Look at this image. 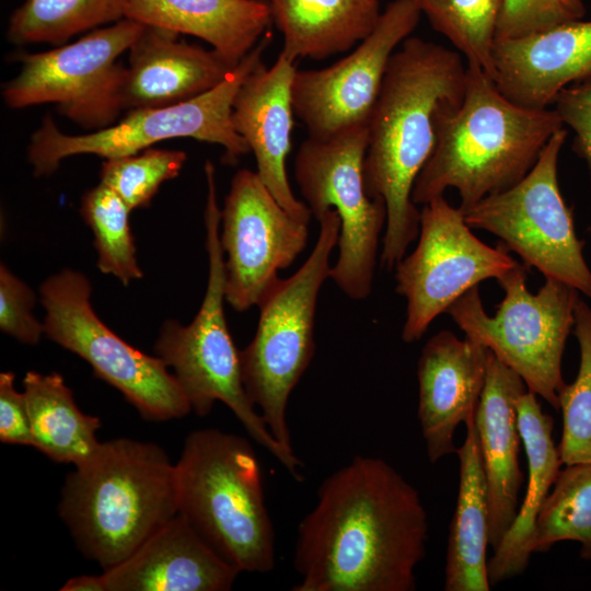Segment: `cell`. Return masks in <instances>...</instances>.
Returning a JSON list of instances; mask_svg holds the SVG:
<instances>
[{"mask_svg": "<svg viewBox=\"0 0 591 591\" xmlns=\"http://www.w3.org/2000/svg\"><path fill=\"white\" fill-rule=\"evenodd\" d=\"M428 517L386 461L357 455L321 484L298 525L294 591H413Z\"/></svg>", "mask_w": 591, "mask_h": 591, "instance_id": "1", "label": "cell"}, {"mask_svg": "<svg viewBox=\"0 0 591 591\" xmlns=\"http://www.w3.org/2000/svg\"><path fill=\"white\" fill-rule=\"evenodd\" d=\"M465 80L460 53L419 37H407L391 57L369 121L363 162L368 195L386 206L381 265L387 270L419 234L413 187L434 149L437 115L462 97Z\"/></svg>", "mask_w": 591, "mask_h": 591, "instance_id": "2", "label": "cell"}, {"mask_svg": "<svg viewBox=\"0 0 591 591\" xmlns=\"http://www.w3.org/2000/svg\"><path fill=\"white\" fill-rule=\"evenodd\" d=\"M561 128L554 108L519 105L485 71L466 65L464 93L437 115L436 146L415 181L412 199L425 205L454 188L465 211L519 183Z\"/></svg>", "mask_w": 591, "mask_h": 591, "instance_id": "3", "label": "cell"}, {"mask_svg": "<svg viewBox=\"0 0 591 591\" xmlns=\"http://www.w3.org/2000/svg\"><path fill=\"white\" fill-rule=\"evenodd\" d=\"M176 465L158 444L101 443L66 477L58 512L82 554L103 570L130 556L178 513Z\"/></svg>", "mask_w": 591, "mask_h": 591, "instance_id": "4", "label": "cell"}, {"mask_svg": "<svg viewBox=\"0 0 591 591\" xmlns=\"http://www.w3.org/2000/svg\"><path fill=\"white\" fill-rule=\"evenodd\" d=\"M178 512L240 571L275 567V530L251 442L216 428L192 431L175 463Z\"/></svg>", "mask_w": 591, "mask_h": 591, "instance_id": "5", "label": "cell"}, {"mask_svg": "<svg viewBox=\"0 0 591 591\" xmlns=\"http://www.w3.org/2000/svg\"><path fill=\"white\" fill-rule=\"evenodd\" d=\"M208 195L205 209L208 281L194 320L182 325L174 320L162 324L154 352L169 368L187 397L192 410L208 415L216 402L225 404L247 434L267 450L296 479L301 480L302 462L294 451L282 447L269 431L244 386L240 351L228 328L224 314L225 263L220 243L221 210L217 201L216 172L207 161Z\"/></svg>", "mask_w": 591, "mask_h": 591, "instance_id": "6", "label": "cell"}, {"mask_svg": "<svg viewBox=\"0 0 591 591\" xmlns=\"http://www.w3.org/2000/svg\"><path fill=\"white\" fill-rule=\"evenodd\" d=\"M320 232L304 264L289 278H278L257 306L252 341L240 351L242 378L252 403L275 439L293 451L287 406L310 366L314 351V318L318 292L329 278V257L338 243L340 219L333 209L318 219Z\"/></svg>", "mask_w": 591, "mask_h": 591, "instance_id": "7", "label": "cell"}, {"mask_svg": "<svg viewBox=\"0 0 591 591\" xmlns=\"http://www.w3.org/2000/svg\"><path fill=\"white\" fill-rule=\"evenodd\" d=\"M526 268L517 264L497 279L505 291L494 316L484 310L478 287L460 297L448 309L465 337L489 349L517 372L528 391L558 409L565 386L561 359L575 324L579 292L546 278L537 293L526 288Z\"/></svg>", "mask_w": 591, "mask_h": 591, "instance_id": "8", "label": "cell"}, {"mask_svg": "<svg viewBox=\"0 0 591 591\" xmlns=\"http://www.w3.org/2000/svg\"><path fill=\"white\" fill-rule=\"evenodd\" d=\"M269 42L270 35L266 33L216 88L173 105L128 111L117 124L104 129L67 135L56 126L51 116H46L32 134L27 147L34 174L50 175L63 159L72 155L121 158L174 138H193L219 144L224 149V161L234 163L248 153L250 148L233 127V101L245 77L263 61Z\"/></svg>", "mask_w": 591, "mask_h": 591, "instance_id": "9", "label": "cell"}, {"mask_svg": "<svg viewBox=\"0 0 591 591\" xmlns=\"http://www.w3.org/2000/svg\"><path fill=\"white\" fill-rule=\"evenodd\" d=\"M369 125L355 126L327 138L308 137L294 161L296 179L311 215L335 210L340 219L338 257L329 278L350 299L372 290L386 206L368 195L363 162Z\"/></svg>", "mask_w": 591, "mask_h": 591, "instance_id": "10", "label": "cell"}, {"mask_svg": "<svg viewBox=\"0 0 591 591\" xmlns=\"http://www.w3.org/2000/svg\"><path fill=\"white\" fill-rule=\"evenodd\" d=\"M144 26L124 18L50 50L13 54L20 71L2 84L3 103L11 109L50 103L82 128L112 126L124 109L126 66L118 58Z\"/></svg>", "mask_w": 591, "mask_h": 591, "instance_id": "11", "label": "cell"}, {"mask_svg": "<svg viewBox=\"0 0 591 591\" xmlns=\"http://www.w3.org/2000/svg\"><path fill=\"white\" fill-rule=\"evenodd\" d=\"M91 290L88 278L72 269L42 283L46 336L84 359L144 419L164 421L190 413L187 397L165 363L127 344L99 318L90 302Z\"/></svg>", "mask_w": 591, "mask_h": 591, "instance_id": "12", "label": "cell"}, {"mask_svg": "<svg viewBox=\"0 0 591 591\" xmlns=\"http://www.w3.org/2000/svg\"><path fill=\"white\" fill-rule=\"evenodd\" d=\"M567 130L549 139L532 170L507 190L485 197L463 212L471 229L490 232L526 267L591 299V270L582 254L571 209L558 185V159Z\"/></svg>", "mask_w": 591, "mask_h": 591, "instance_id": "13", "label": "cell"}, {"mask_svg": "<svg viewBox=\"0 0 591 591\" xmlns=\"http://www.w3.org/2000/svg\"><path fill=\"white\" fill-rule=\"evenodd\" d=\"M418 243L395 266L396 292L406 299L402 339H420L432 321L470 289L500 278L515 262L499 243L490 247L476 237L462 210L443 195L420 210Z\"/></svg>", "mask_w": 591, "mask_h": 591, "instance_id": "14", "label": "cell"}, {"mask_svg": "<svg viewBox=\"0 0 591 591\" xmlns=\"http://www.w3.org/2000/svg\"><path fill=\"white\" fill-rule=\"evenodd\" d=\"M420 15L417 0H394L373 31L346 57L322 69L296 71L293 113L310 137L327 138L369 125L391 57L416 28Z\"/></svg>", "mask_w": 591, "mask_h": 591, "instance_id": "15", "label": "cell"}, {"mask_svg": "<svg viewBox=\"0 0 591 591\" xmlns=\"http://www.w3.org/2000/svg\"><path fill=\"white\" fill-rule=\"evenodd\" d=\"M309 222L291 216L256 172L240 170L221 209L220 243L227 255L225 300L236 311L257 305L308 243Z\"/></svg>", "mask_w": 591, "mask_h": 591, "instance_id": "16", "label": "cell"}, {"mask_svg": "<svg viewBox=\"0 0 591 591\" xmlns=\"http://www.w3.org/2000/svg\"><path fill=\"white\" fill-rule=\"evenodd\" d=\"M489 351L447 329L422 347L417 364V415L431 463L456 452L454 432L475 414L486 382Z\"/></svg>", "mask_w": 591, "mask_h": 591, "instance_id": "17", "label": "cell"}, {"mask_svg": "<svg viewBox=\"0 0 591 591\" xmlns=\"http://www.w3.org/2000/svg\"><path fill=\"white\" fill-rule=\"evenodd\" d=\"M296 61L282 53L267 67L260 61L244 79L232 105V124L256 160L257 175L294 218L309 222L308 206L292 193L286 169L291 148V86Z\"/></svg>", "mask_w": 591, "mask_h": 591, "instance_id": "18", "label": "cell"}, {"mask_svg": "<svg viewBox=\"0 0 591 591\" xmlns=\"http://www.w3.org/2000/svg\"><path fill=\"white\" fill-rule=\"evenodd\" d=\"M590 79L591 21L571 20L495 43L493 80L519 105L548 108L561 90Z\"/></svg>", "mask_w": 591, "mask_h": 591, "instance_id": "19", "label": "cell"}, {"mask_svg": "<svg viewBox=\"0 0 591 591\" xmlns=\"http://www.w3.org/2000/svg\"><path fill=\"white\" fill-rule=\"evenodd\" d=\"M240 572L178 512L102 576L106 591H227Z\"/></svg>", "mask_w": 591, "mask_h": 591, "instance_id": "20", "label": "cell"}, {"mask_svg": "<svg viewBox=\"0 0 591 591\" xmlns=\"http://www.w3.org/2000/svg\"><path fill=\"white\" fill-rule=\"evenodd\" d=\"M179 35L144 26L128 49L124 109L162 107L187 101L219 85L236 67L217 50L187 43Z\"/></svg>", "mask_w": 591, "mask_h": 591, "instance_id": "21", "label": "cell"}, {"mask_svg": "<svg viewBox=\"0 0 591 591\" xmlns=\"http://www.w3.org/2000/svg\"><path fill=\"white\" fill-rule=\"evenodd\" d=\"M525 391L521 376L489 351L486 382L474 420L487 483L489 545L493 549L519 510L523 475L519 465L522 438L517 401Z\"/></svg>", "mask_w": 591, "mask_h": 591, "instance_id": "22", "label": "cell"}, {"mask_svg": "<svg viewBox=\"0 0 591 591\" xmlns=\"http://www.w3.org/2000/svg\"><path fill=\"white\" fill-rule=\"evenodd\" d=\"M125 18L200 38L232 67L273 22L269 4L258 0H130Z\"/></svg>", "mask_w": 591, "mask_h": 591, "instance_id": "23", "label": "cell"}, {"mask_svg": "<svg viewBox=\"0 0 591 591\" xmlns=\"http://www.w3.org/2000/svg\"><path fill=\"white\" fill-rule=\"evenodd\" d=\"M519 429L529 467L522 506L487 561L490 586L522 573L532 554L537 517L559 473L561 463L553 439V419L543 413L536 394L525 391L517 401Z\"/></svg>", "mask_w": 591, "mask_h": 591, "instance_id": "24", "label": "cell"}, {"mask_svg": "<svg viewBox=\"0 0 591 591\" xmlns=\"http://www.w3.org/2000/svg\"><path fill=\"white\" fill-rule=\"evenodd\" d=\"M474 415L464 422L466 438L455 452L460 460V482L448 538L445 591H488L491 587L486 558L488 490Z\"/></svg>", "mask_w": 591, "mask_h": 591, "instance_id": "25", "label": "cell"}, {"mask_svg": "<svg viewBox=\"0 0 591 591\" xmlns=\"http://www.w3.org/2000/svg\"><path fill=\"white\" fill-rule=\"evenodd\" d=\"M291 60H322L349 50L375 27L379 0H268Z\"/></svg>", "mask_w": 591, "mask_h": 591, "instance_id": "26", "label": "cell"}, {"mask_svg": "<svg viewBox=\"0 0 591 591\" xmlns=\"http://www.w3.org/2000/svg\"><path fill=\"white\" fill-rule=\"evenodd\" d=\"M34 448L58 463L80 466L101 447V419L84 414L59 373L28 371L23 379Z\"/></svg>", "mask_w": 591, "mask_h": 591, "instance_id": "27", "label": "cell"}, {"mask_svg": "<svg viewBox=\"0 0 591 591\" xmlns=\"http://www.w3.org/2000/svg\"><path fill=\"white\" fill-rule=\"evenodd\" d=\"M130 0H25L11 14L7 37L15 45L60 46L73 36L126 16Z\"/></svg>", "mask_w": 591, "mask_h": 591, "instance_id": "28", "label": "cell"}, {"mask_svg": "<svg viewBox=\"0 0 591 591\" xmlns=\"http://www.w3.org/2000/svg\"><path fill=\"white\" fill-rule=\"evenodd\" d=\"M553 486L536 520L532 553L576 541L581 557L591 559V463L567 465Z\"/></svg>", "mask_w": 591, "mask_h": 591, "instance_id": "29", "label": "cell"}, {"mask_svg": "<svg viewBox=\"0 0 591 591\" xmlns=\"http://www.w3.org/2000/svg\"><path fill=\"white\" fill-rule=\"evenodd\" d=\"M432 27L466 60L494 78V46L501 0H417Z\"/></svg>", "mask_w": 591, "mask_h": 591, "instance_id": "30", "label": "cell"}, {"mask_svg": "<svg viewBox=\"0 0 591 591\" xmlns=\"http://www.w3.org/2000/svg\"><path fill=\"white\" fill-rule=\"evenodd\" d=\"M80 211L94 235L99 269L115 276L125 286L142 278L129 227L131 209L127 204L100 183L84 193Z\"/></svg>", "mask_w": 591, "mask_h": 591, "instance_id": "31", "label": "cell"}, {"mask_svg": "<svg viewBox=\"0 0 591 591\" xmlns=\"http://www.w3.org/2000/svg\"><path fill=\"white\" fill-rule=\"evenodd\" d=\"M573 333L580 347L579 371L558 394L563 414L558 451L566 465L591 463V308L580 298L575 305Z\"/></svg>", "mask_w": 591, "mask_h": 591, "instance_id": "32", "label": "cell"}, {"mask_svg": "<svg viewBox=\"0 0 591 591\" xmlns=\"http://www.w3.org/2000/svg\"><path fill=\"white\" fill-rule=\"evenodd\" d=\"M187 159L179 150L147 148L136 154L106 159L101 183L113 189L134 210L150 205L161 184L176 177Z\"/></svg>", "mask_w": 591, "mask_h": 591, "instance_id": "33", "label": "cell"}, {"mask_svg": "<svg viewBox=\"0 0 591 591\" xmlns=\"http://www.w3.org/2000/svg\"><path fill=\"white\" fill-rule=\"evenodd\" d=\"M577 19L561 0H501L496 40L523 37Z\"/></svg>", "mask_w": 591, "mask_h": 591, "instance_id": "34", "label": "cell"}, {"mask_svg": "<svg viewBox=\"0 0 591 591\" xmlns=\"http://www.w3.org/2000/svg\"><path fill=\"white\" fill-rule=\"evenodd\" d=\"M35 294L7 266H0V328L16 340L35 345L45 334L44 323L37 321L32 309Z\"/></svg>", "mask_w": 591, "mask_h": 591, "instance_id": "35", "label": "cell"}, {"mask_svg": "<svg viewBox=\"0 0 591 591\" xmlns=\"http://www.w3.org/2000/svg\"><path fill=\"white\" fill-rule=\"evenodd\" d=\"M553 105L564 127L572 129L573 150L591 174V79L561 90Z\"/></svg>", "mask_w": 591, "mask_h": 591, "instance_id": "36", "label": "cell"}, {"mask_svg": "<svg viewBox=\"0 0 591 591\" xmlns=\"http://www.w3.org/2000/svg\"><path fill=\"white\" fill-rule=\"evenodd\" d=\"M13 372L0 373V441L34 448L27 403L14 384Z\"/></svg>", "mask_w": 591, "mask_h": 591, "instance_id": "37", "label": "cell"}, {"mask_svg": "<svg viewBox=\"0 0 591 591\" xmlns=\"http://www.w3.org/2000/svg\"><path fill=\"white\" fill-rule=\"evenodd\" d=\"M60 591H106V587L102 573L81 575L70 578Z\"/></svg>", "mask_w": 591, "mask_h": 591, "instance_id": "38", "label": "cell"}, {"mask_svg": "<svg viewBox=\"0 0 591 591\" xmlns=\"http://www.w3.org/2000/svg\"><path fill=\"white\" fill-rule=\"evenodd\" d=\"M566 7L579 19L584 15L586 9L582 0H561Z\"/></svg>", "mask_w": 591, "mask_h": 591, "instance_id": "39", "label": "cell"}, {"mask_svg": "<svg viewBox=\"0 0 591 591\" xmlns=\"http://www.w3.org/2000/svg\"><path fill=\"white\" fill-rule=\"evenodd\" d=\"M258 1H264V2H268V0H258Z\"/></svg>", "mask_w": 591, "mask_h": 591, "instance_id": "40", "label": "cell"}]
</instances>
